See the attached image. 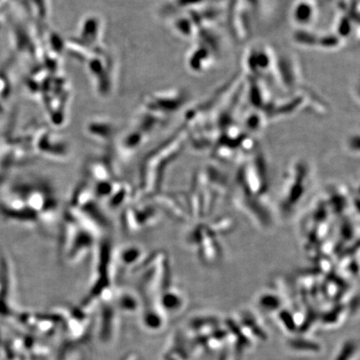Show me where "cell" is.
Instances as JSON below:
<instances>
[{"mask_svg": "<svg viewBox=\"0 0 360 360\" xmlns=\"http://www.w3.org/2000/svg\"><path fill=\"white\" fill-rule=\"evenodd\" d=\"M353 345L347 344L343 350L341 354L338 357V360H346L351 357V353L353 352L354 350Z\"/></svg>", "mask_w": 360, "mask_h": 360, "instance_id": "cell-3", "label": "cell"}, {"mask_svg": "<svg viewBox=\"0 0 360 360\" xmlns=\"http://www.w3.org/2000/svg\"><path fill=\"white\" fill-rule=\"evenodd\" d=\"M290 175L286 177L281 194L279 198V209L285 217L291 214L306 196L311 182V167L302 163L292 169Z\"/></svg>", "mask_w": 360, "mask_h": 360, "instance_id": "cell-1", "label": "cell"}, {"mask_svg": "<svg viewBox=\"0 0 360 360\" xmlns=\"http://www.w3.org/2000/svg\"><path fill=\"white\" fill-rule=\"evenodd\" d=\"M281 318L283 323L287 326L286 328L293 330L295 329V322L293 318L290 315L289 312L283 311L281 313Z\"/></svg>", "mask_w": 360, "mask_h": 360, "instance_id": "cell-2", "label": "cell"}]
</instances>
